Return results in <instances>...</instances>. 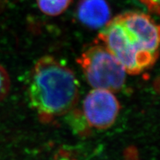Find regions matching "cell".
I'll return each instance as SVG.
<instances>
[{
    "label": "cell",
    "mask_w": 160,
    "mask_h": 160,
    "mask_svg": "<svg viewBox=\"0 0 160 160\" xmlns=\"http://www.w3.org/2000/svg\"><path fill=\"white\" fill-rule=\"evenodd\" d=\"M98 39L129 74H139L148 69L159 55V25L141 12H128L110 20Z\"/></svg>",
    "instance_id": "obj_1"
},
{
    "label": "cell",
    "mask_w": 160,
    "mask_h": 160,
    "mask_svg": "<svg viewBox=\"0 0 160 160\" xmlns=\"http://www.w3.org/2000/svg\"><path fill=\"white\" fill-rule=\"evenodd\" d=\"M31 107L42 122H50L74 107L79 96V82L73 72L55 58L38 60L28 83Z\"/></svg>",
    "instance_id": "obj_2"
},
{
    "label": "cell",
    "mask_w": 160,
    "mask_h": 160,
    "mask_svg": "<svg viewBox=\"0 0 160 160\" xmlns=\"http://www.w3.org/2000/svg\"><path fill=\"white\" fill-rule=\"evenodd\" d=\"M77 62L88 82L93 88L117 92L125 85V69L98 39L82 52Z\"/></svg>",
    "instance_id": "obj_3"
},
{
    "label": "cell",
    "mask_w": 160,
    "mask_h": 160,
    "mask_svg": "<svg viewBox=\"0 0 160 160\" xmlns=\"http://www.w3.org/2000/svg\"><path fill=\"white\" fill-rule=\"evenodd\" d=\"M82 110L90 126L97 129H106L115 122L120 105L113 92L94 88L85 98Z\"/></svg>",
    "instance_id": "obj_4"
},
{
    "label": "cell",
    "mask_w": 160,
    "mask_h": 160,
    "mask_svg": "<svg viewBox=\"0 0 160 160\" xmlns=\"http://www.w3.org/2000/svg\"><path fill=\"white\" fill-rule=\"evenodd\" d=\"M77 17L85 25L97 29L103 28L111 20V10L105 0H81Z\"/></svg>",
    "instance_id": "obj_5"
},
{
    "label": "cell",
    "mask_w": 160,
    "mask_h": 160,
    "mask_svg": "<svg viewBox=\"0 0 160 160\" xmlns=\"http://www.w3.org/2000/svg\"><path fill=\"white\" fill-rule=\"evenodd\" d=\"M71 2L72 0H37L40 11L51 17L62 14Z\"/></svg>",
    "instance_id": "obj_6"
},
{
    "label": "cell",
    "mask_w": 160,
    "mask_h": 160,
    "mask_svg": "<svg viewBox=\"0 0 160 160\" xmlns=\"http://www.w3.org/2000/svg\"><path fill=\"white\" fill-rule=\"evenodd\" d=\"M11 88V80L6 70L0 65V101L8 94Z\"/></svg>",
    "instance_id": "obj_7"
},
{
    "label": "cell",
    "mask_w": 160,
    "mask_h": 160,
    "mask_svg": "<svg viewBox=\"0 0 160 160\" xmlns=\"http://www.w3.org/2000/svg\"><path fill=\"white\" fill-rule=\"evenodd\" d=\"M144 4L148 9L152 13L159 14V0H139Z\"/></svg>",
    "instance_id": "obj_8"
},
{
    "label": "cell",
    "mask_w": 160,
    "mask_h": 160,
    "mask_svg": "<svg viewBox=\"0 0 160 160\" xmlns=\"http://www.w3.org/2000/svg\"><path fill=\"white\" fill-rule=\"evenodd\" d=\"M60 160H68V159H60Z\"/></svg>",
    "instance_id": "obj_9"
}]
</instances>
